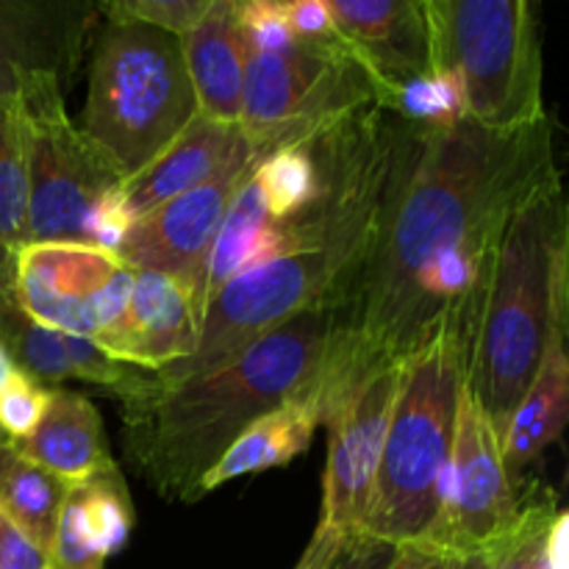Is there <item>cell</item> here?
I'll list each match as a JSON object with an SVG mask.
<instances>
[{
	"label": "cell",
	"mask_w": 569,
	"mask_h": 569,
	"mask_svg": "<svg viewBox=\"0 0 569 569\" xmlns=\"http://www.w3.org/2000/svg\"><path fill=\"white\" fill-rule=\"evenodd\" d=\"M253 178L272 220L287 222L315 203L326 183V167L315 139H309L261 156Z\"/></svg>",
	"instance_id": "obj_26"
},
{
	"label": "cell",
	"mask_w": 569,
	"mask_h": 569,
	"mask_svg": "<svg viewBox=\"0 0 569 569\" xmlns=\"http://www.w3.org/2000/svg\"><path fill=\"white\" fill-rule=\"evenodd\" d=\"M56 78L31 76L11 94L28 178V242H83L94 200L120 183L109 161L67 114Z\"/></svg>",
	"instance_id": "obj_8"
},
{
	"label": "cell",
	"mask_w": 569,
	"mask_h": 569,
	"mask_svg": "<svg viewBox=\"0 0 569 569\" xmlns=\"http://www.w3.org/2000/svg\"><path fill=\"white\" fill-rule=\"evenodd\" d=\"M259 159L261 153L248 139V144L239 148L209 181L137 217L117 248V256L131 270L161 272L183 283L200 326L206 317V267L211 244L239 187L248 181Z\"/></svg>",
	"instance_id": "obj_9"
},
{
	"label": "cell",
	"mask_w": 569,
	"mask_h": 569,
	"mask_svg": "<svg viewBox=\"0 0 569 569\" xmlns=\"http://www.w3.org/2000/svg\"><path fill=\"white\" fill-rule=\"evenodd\" d=\"M131 226H133V214L128 211L126 198H122L120 192V183H114V187L106 189V192L94 200L92 209H89L83 242L98 244V248L117 253L122 237H126Z\"/></svg>",
	"instance_id": "obj_32"
},
{
	"label": "cell",
	"mask_w": 569,
	"mask_h": 569,
	"mask_svg": "<svg viewBox=\"0 0 569 569\" xmlns=\"http://www.w3.org/2000/svg\"><path fill=\"white\" fill-rule=\"evenodd\" d=\"M278 253H281V228L267 211L259 183L250 172L211 244L209 267H206V309L233 276L261 261L276 259Z\"/></svg>",
	"instance_id": "obj_23"
},
{
	"label": "cell",
	"mask_w": 569,
	"mask_h": 569,
	"mask_svg": "<svg viewBox=\"0 0 569 569\" xmlns=\"http://www.w3.org/2000/svg\"><path fill=\"white\" fill-rule=\"evenodd\" d=\"M209 3L211 0H100V9L111 20H139L183 33L203 17Z\"/></svg>",
	"instance_id": "obj_30"
},
{
	"label": "cell",
	"mask_w": 569,
	"mask_h": 569,
	"mask_svg": "<svg viewBox=\"0 0 569 569\" xmlns=\"http://www.w3.org/2000/svg\"><path fill=\"white\" fill-rule=\"evenodd\" d=\"M237 17L244 44L253 53L283 50L295 42L287 0H239Z\"/></svg>",
	"instance_id": "obj_31"
},
{
	"label": "cell",
	"mask_w": 569,
	"mask_h": 569,
	"mask_svg": "<svg viewBox=\"0 0 569 569\" xmlns=\"http://www.w3.org/2000/svg\"><path fill=\"white\" fill-rule=\"evenodd\" d=\"M445 569H492L489 553H467V556H450Z\"/></svg>",
	"instance_id": "obj_38"
},
{
	"label": "cell",
	"mask_w": 569,
	"mask_h": 569,
	"mask_svg": "<svg viewBox=\"0 0 569 569\" xmlns=\"http://www.w3.org/2000/svg\"><path fill=\"white\" fill-rule=\"evenodd\" d=\"M244 144H248V137L242 133L239 122H220L198 114L142 170L120 181L128 211L137 220L156 206L209 181Z\"/></svg>",
	"instance_id": "obj_18"
},
{
	"label": "cell",
	"mask_w": 569,
	"mask_h": 569,
	"mask_svg": "<svg viewBox=\"0 0 569 569\" xmlns=\"http://www.w3.org/2000/svg\"><path fill=\"white\" fill-rule=\"evenodd\" d=\"M50 553L0 511V569H48Z\"/></svg>",
	"instance_id": "obj_35"
},
{
	"label": "cell",
	"mask_w": 569,
	"mask_h": 569,
	"mask_svg": "<svg viewBox=\"0 0 569 569\" xmlns=\"http://www.w3.org/2000/svg\"><path fill=\"white\" fill-rule=\"evenodd\" d=\"M11 372H14V365H11L9 353H6V348H3V345H0V387H3L6 378H9Z\"/></svg>",
	"instance_id": "obj_39"
},
{
	"label": "cell",
	"mask_w": 569,
	"mask_h": 569,
	"mask_svg": "<svg viewBox=\"0 0 569 569\" xmlns=\"http://www.w3.org/2000/svg\"><path fill=\"white\" fill-rule=\"evenodd\" d=\"M569 217L561 172L545 178L506 220L478 303L467 389L495 433L567 333Z\"/></svg>",
	"instance_id": "obj_3"
},
{
	"label": "cell",
	"mask_w": 569,
	"mask_h": 569,
	"mask_svg": "<svg viewBox=\"0 0 569 569\" xmlns=\"http://www.w3.org/2000/svg\"><path fill=\"white\" fill-rule=\"evenodd\" d=\"M395 550V545L378 542L365 533H345L326 569H389Z\"/></svg>",
	"instance_id": "obj_33"
},
{
	"label": "cell",
	"mask_w": 569,
	"mask_h": 569,
	"mask_svg": "<svg viewBox=\"0 0 569 569\" xmlns=\"http://www.w3.org/2000/svg\"><path fill=\"white\" fill-rule=\"evenodd\" d=\"M333 326V306H311L209 376L159 383L148 372L142 387L114 398L128 465L164 500H200V478L250 422L311 398Z\"/></svg>",
	"instance_id": "obj_2"
},
{
	"label": "cell",
	"mask_w": 569,
	"mask_h": 569,
	"mask_svg": "<svg viewBox=\"0 0 569 569\" xmlns=\"http://www.w3.org/2000/svg\"><path fill=\"white\" fill-rule=\"evenodd\" d=\"M239 0H211L192 28L181 33L183 61L203 117L239 122L248 44L237 17Z\"/></svg>",
	"instance_id": "obj_19"
},
{
	"label": "cell",
	"mask_w": 569,
	"mask_h": 569,
	"mask_svg": "<svg viewBox=\"0 0 569 569\" xmlns=\"http://www.w3.org/2000/svg\"><path fill=\"white\" fill-rule=\"evenodd\" d=\"M89 53L78 128L126 181L200 114L181 33L103 17Z\"/></svg>",
	"instance_id": "obj_5"
},
{
	"label": "cell",
	"mask_w": 569,
	"mask_h": 569,
	"mask_svg": "<svg viewBox=\"0 0 569 569\" xmlns=\"http://www.w3.org/2000/svg\"><path fill=\"white\" fill-rule=\"evenodd\" d=\"M342 537L345 533L333 531V528L317 526L309 548L303 550V556H300V561L295 565V569H326L328 561H331L333 550H337V545L342 542Z\"/></svg>",
	"instance_id": "obj_36"
},
{
	"label": "cell",
	"mask_w": 569,
	"mask_h": 569,
	"mask_svg": "<svg viewBox=\"0 0 569 569\" xmlns=\"http://www.w3.org/2000/svg\"><path fill=\"white\" fill-rule=\"evenodd\" d=\"M0 345L9 353L14 370L31 381L64 383L83 381L92 387L109 389L114 398L133 392L144 383L148 372L111 359L103 348L89 337L48 328L28 317L17 306L14 295H0Z\"/></svg>",
	"instance_id": "obj_16"
},
{
	"label": "cell",
	"mask_w": 569,
	"mask_h": 569,
	"mask_svg": "<svg viewBox=\"0 0 569 569\" xmlns=\"http://www.w3.org/2000/svg\"><path fill=\"white\" fill-rule=\"evenodd\" d=\"M133 531V503L120 467L98 472L67 492L56 522L50 565L59 569H103L126 548Z\"/></svg>",
	"instance_id": "obj_17"
},
{
	"label": "cell",
	"mask_w": 569,
	"mask_h": 569,
	"mask_svg": "<svg viewBox=\"0 0 569 569\" xmlns=\"http://www.w3.org/2000/svg\"><path fill=\"white\" fill-rule=\"evenodd\" d=\"M122 259L87 242H26L14 253L11 295L37 322L92 339V306Z\"/></svg>",
	"instance_id": "obj_13"
},
{
	"label": "cell",
	"mask_w": 569,
	"mask_h": 569,
	"mask_svg": "<svg viewBox=\"0 0 569 569\" xmlns=\"http://www.w3.org/2000/svg\"><path fill=\"white\" fill-rule=\"evenodd\" d=\"M198 337L200 322L187 287L161 272L133 270L126 315L92 342L122 365L159 372L192 356Z\"/></svg>",
	"instance_id": "obj_15"
},
{
	"label": "cell",
	"mask_w": 569,
	"mask_h": 569,
	"mask_svg": "<svg viewBox=\"0 0 569 569\" xmlns=\"http://www.w3.org/2000/svg\"><path fill=\"white\" fill-rule=\"evenodd\" d=\"M100 22V0H0V94L31 76L70 89Z\"/></svg>",
	"instance_id": "obj_12"
},
{
	"label": "cell",
	"mask_w": 569,
	"mask_h": 569,
	"mask_svg": "<svg viewBox=\"0 0 569 569\" xmlns=\"http://www.w3.org/2000/svg\"><path fill=\"white\" fill-rule=\"evenodd\" d=\"M478 303L456 311L403 361L376 483L359 528L365 537L403 548L420 545L437 522L453 456Z\"/></svg>",
	"instance_id": "obj_4"
},
{
	"label": "cell",
	"mask_w": 569,
	"mask_h": 569,
	"mask_svg": "<svg viewBox=\"0 0 569 569\" xmlns=\"http://www.w3.org/2000/svg\"><path fill=\"white\" fill-rule=\"evenodd\" d=\"M50 389L31 381L20 370L11 372L0 387V433L11 442H20L37 428L48 409Z\"/></svg>",
	"instance_id": "obj_29"
},
{
	"label": "cell",
	"mask_w": 569,
	"mask_h": 569,
	"mask_svg": "<svg viewBox=\"0 0 569 569\" xmlns=\"http://www.w3.org/2000/svg\"><path fill=\"white\" fill-rule=\"evenodd\" d=\"M67 492L70 483L28 459L11 439L0 437V511L48 553Z\"/></svg>",
	"instance_id": "obj_24"
},
{
	"label": "cell",
	"mask_w": 569,
	"mask_h": 569,
	"mask_svg": "<svg viewBox=\"0 0 569 569\" xmlns=\"http://www.w3.org/2000/svg\"><path fill=\"white\" fill-rule=\"evenodd\" d=\"M378 106L415 126H453L467 117L465 83L456 72L433 70L389 89Z\"/></svg>",
	"instance_id": "obj_27"
},
{
	"label": "cell",
	"mask_w": 569,
	"mask_h": 569,
	"mask_svg": "<svg viewBox=\"0 0 569 569\" xmlns=\"http://www.w3.org/2000/svg\"><path fill=\"white\" fill-rule=\"evenodd\" d=\"M503 465L500 437L465 383L442 509L422 548L442 556L489 553L517 520L522 498Z\"/></svg>",
	"instance_id": "obj_10"
},
{
	"label": "cell",
	"mask_w": 569,
	"mask_h": 569,
	"mask_svg": "<svg viewBox=\"0 0 569 569\" xmlns=\"http://www.w3.org/2000/svg\"><path fill=\"white\" fill-rule=\"evenodd\" d=\"M320 426V409L309 398L289 400V403L261 415L228 445L217 465L200 478V498L226 487L233 478L287 467L289 461L311 448V439Z\"/></svg>",
	"instance_id": "obj_21"
},
{
	"label": "cell",
	"mask_w": 569,
	"mask_h": 569,
	"mask_svg": "<svg viewBox=\"0 0 569 569\" xmlns=\"http://www.w3.org/2000/svg\"><path fill=\"white\" fill-rule=\"evenodd\" d=\"M28 242V178L11 98L0 94V295L11 292L14 253Z\"/></svg>",
	"instance_id": "obj_25"
},
{
	"label": "cell",
	"mask_w": 569,
	"mask_h": 569,
	"mask_svg": "<svg viewBox=\"0 0 569 569\" xmlns=\"http://www.w3.org/2000/svg\"><path fill=\"white\" fill-rule=\"evenodd\" d=\"M14 445L70 487L114 467L100 411L87 395L67 389H50L42 420Z\"/></svg>",
	"instance_id": "obj_20"
},
{
	"label": "cell",
	"mask_w": 569,
	"mask_h": 569,
	"mask_svg": "<svg viewBox=\"0 0 569 569\" xmlns=\"http://www.w3.org/2000/svg\"><path fill=\"white\" fill-rule=\"evenodd\" d=\"M48 569H59V567H53V565H50V567H48Z\"/></svg>",
	"instance_id": "obj_40"
},
{
	"label": "cell",
	"mask_w": 569,
	"mask_h": 569,
	"mask_svg": "<svg viewBox=\"0 0 569 569\" xmlns=\"http://www.w3.org/2000/svg\"><path fill=\"white\" fill-rule=\"evenodd\" d=\"M400 367H387L367 378L333 411L328 428V465L322 478L320 526L339 533H359L381 461Z\"/></svg>",
	"instance_id": "obj_11"
},
{
	"label": "cell",
	"mask_w": 569,
	"mask_h": 569,
	"mask_svg": "<svg viewBox=\"0 0 569 569\" xmlns=\"http://www.w3.org/2000/svg\"><path fill=\"white\" fill-rule=\"evenodd\" d=\"M553 172L550 117L509 131L470 117L420 126L376 244L333 309L337 326L311 389L322 426L359 383L409 361L442 322L481 300L506 220Z\"/></svg>",
	"instance_id": "obj_1"
},
{
	"label": "cell",
	"mask_w": 569,
	"mask_h": 569,
	"mask_svg": "<svg viewBox=\"0 0 569 569\" xmlns=\"http://www.w3.org/2000/svg\"><path fill=\"white\" fill-rule=\"evenodd\" d=\"M433 70L461 78L467 117L487 128L531 126L548 117L542 64V0H422Z\"/></svg>",
	"instance_id": "obj_6"
},
{
	"label": "cell",
	"mask_w": 569,
	"mask_h": 569,
	"mask_svg": "<svg viewBox=\"0 0 569 569\" xmlns=\"http://www.w3.org/2000/svg\"><path fill=\"white\" fill-rule=\"evenodd\" d=\"M333 26L376 83V103L400 83L433 72L422 0H326Z\"/></svg>",
	"instance_id": "obj_14"
},
{
	"label": "cell",
	"mask_w": 569,
	"mask_h": 569,
	"mask_svg": "<svg viewBox=\"0 0 569 569\" xmlns=\"http://www.w3.org/2000/svg\"><path fill=\"white\" fill-rule=\"evenodd\" d=\"M569 415V359H567V333L550 342L548 356L539 367L537 378L520 403L511 411L503 433H500V450L509 476L520 478L545 450L559 442Z\"/></svg>",
	"instance_id": "obj_22"
},
{
	"label": "cell",
	"mask_w": 569,
	"mask_h": 569,
	"mask_svg": "<svg viewBox=\"0 0 569 569\" xmlns=\"http://www.w3.org/2000/svg\"><path fill=\"white\" fill-rule=\"evenodd\" d=\"M448 567V556L437 553L422 545H403L395 550V559L389 569H445Z\"/></svg>",
	"instance_id": "obj_37"
},
{
	"label": "cell",
	"mask_w": 569,
	"mask_h": 569,
	"mask_svg": "<svg viewBox=\"0 0 569 569\" xmlns=\"http://www.w3.org/2000/svg\"><path fill=\"white\" fill-rule=\"evenodd\" d=\"M376 103V83L345 42L248 50L239 128L261 156L309 142Z\"/></svg>",
	"instance_id": "obj_7"
},
{
	"label": "cell",
	"mask_w": 569,
	"mask_h": 569,
	"mask_svg": "<svg viewBox=\"0 0 569 569\" xmlns=\"http://www.w3.org/2000/svg\"><path fill=\"white\" fill-rule=\"evenodd\" d=\"M287 14L300 42H342L326 0H287Z\"/></svg>",
	"instance_id": "obj_34"
},
{
	"label": "cell",
	"mask_w": 569,
	"mask_h": 569,
	"mask_svg": "<svg viewBox=\"0 0 569 569\" xmlns=\"http://www.w3.org/2000/svg\"><path fill=\"white\" fill-rule=\"evenodd\" d=\"M559 511V503L550 492H533L522 498L517 520L489 550L492 569H542L545 542Z\"/></svg>",
	"instance_id": "obj_28"
}]
</instances>
